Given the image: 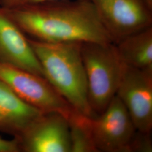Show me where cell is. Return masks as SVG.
<instances>
[{"label":"cell","instance_id":"1","mask_svg":"<svg viewBox=\"0 0 152 152\" xmlns=\"http://www.w3.org/2000/svg\"><path fill=\"white\" fill-rule=\"evenodd\" d=\"M3 9L29 38L46 42H113L90 0Z\"/></svg>","mask_w":152,"mask_h":152},{"label":"cell","instance_id":"2","mask_svg":"<svg viewBox=\"0 0 152 152\" xmlns=\"http://www.w3.org/2000/svg\"><path fill=\"white\" fill-rule=\"evenodd\" d=\"M28 38L44 77L76 112L88 117H96L88 100L82 42H46Z\"/></svg>","mask_w":152,"mask_h":152},{"label":"cell","instance_id":"3","mask_svg":"<svg viewBox=\"0 0 152 152\" xmlns=\"http://www.w3.org/2000/svg\"><path fill=\"white\" fill-rule=\"evenodd\" d=\"M81 51L88 103L98 116L116 95L125 64L113 42H82Z\"/></svg>","mask_w":152,"mask_h":152},{"label":"cell","instance_id":"4","mask_svg":"<svg viewBox=\"0 0 152 152\" xmlns=\"http://www.w3.org/2000/svg\"><path fill=\"white\" fill-rule=\"evenodd\" d=\"M0 81L42 112H58L68 117L75 110L44 77L0 61Z\"/></svg>","mask_w":152,"mask_h":152},{"label":"cell","instance_id":"5","mask_svg":"<svg viewBox=\"0 0 152 152\" xmlns=\"http://www.w3.org/2000/svg\"><path fill=\"white\" fill-rule=\"evenodd\" d=\"M88 124L98 152H127L136 131L127 109L117 95L102 114L88 118Z\"/></svg>","mask_w":152,"mask_h":152},{"label":"cell","instance_id":"6","mask_svg":"<svg viewBox=\"0 0 152 152\" xmlns=\"http://www.w3.org/2000/svg\"><path fill=\"white\" fill-rule=\"evenodd\" d=\"M112 42L152 26V10L142 0H90Z\"/></svg>","mask_w":152,"mask_h":152},{"label":"cell","instance_id":"7","mask_svg":"<svg viewBox=\"0 0 152 152\" xmlns=\"http://www.w3.org/2000/svg\"><path fill=\"white\" fill-rule=\"evenodd\" d=\"M20 152H71L68 117L43 112L16 138Z\"/></svg>","mask_w":152,"mask_h":152},{"label":"cell","instance_id":"8","mask_svg":"<svg viewBox=\"0 0 152 152\" xmlns=\"http://www.w3.org/2000/svg\"><path fill=\"white\" fill-rule=\"evenodd\" d=\"M116 95L127 109L136 130L151 132L152 72L125 64Z\"/></svg>","mask_w":152,"mask_h":152},{"label":"cell","instance_id":"9","mask_svg":"<svg viewBox=\"0 0 152 152\" xmlns=\"http://www.w3.org/2000/svg\"><path fill=\"white\" fill-rule=\"evenodd\" d=\"M0 61L44 77L29 38L0 6Z\"/></svg>","mask_w":152,"mask_h":152},{"label":"cell","instance_id":"10","mask_svg":"<svg viewBox=\"0 0 152 152\" xmlns=\"http://www.w3.org/2000/svg\"><path fill=\"white\" fill-rule=\"evenodd\" d=\"M43 112L26 103L0 81V132L16 138Z\"/></svg>","mask_w":152,"mask_h":152},{"label":"cell","instance_id":"11","mask_svg":"<svg viewBox=\"0 0 152 152\" xmlns=\"http://www.w3.org/2000/svg\"><path fill=\"white\" fill-rule=\"evenodd\" d=\"M114 44L125 65L152 72V26Z\"/></svg>","mask_w":152,"mask_h":152},{"label":"cell","instance_id":"12","mask_svg":"<svg viewBox=\"0 0 152 152\" xmlns=\"http://www.w3.org/2000/svg\"><path fill=\"white\" fill-rule=\"evenodd\" d=\"M88 118L76 110L68 117L71 152H98L92 140Z\"/></svg>","mask_w":152,"mask_h":152},{"label":"cell","instance_id":"13","mask_svg":"<svg viewBox=\"0 0 152 152\" xmlns=\"http://www.w3.org/2000/svg\"><path fill=\"white\" fill-rule=\"evenodd\" d=\"M150 133L136 130L129 143L127 152H152V140Z\"/></svg>","mask_w":152,"mask_h":152},{"label":"cell","instance_id":"14","mask_svg":"<svg viewBox=\"0 0 152 152\" xmlns=\"http://www.w3.org/2000/svg\"><path fill=\"white\" fill-rule=\"evenodd\" d=\"M55 0H0V6L11 9L23 6L31 5L34 4L48 2Z\"/></svg>","mask_w":152,"mask_h":152},{"label":"cell","instance_id":"15","mask_svg":"<svg viewBox=\"0 0 152 152\" xmlns=\"http://www.w3.org/2000/svg\"><path fill=\"white\" fill-rule=\"evenodd\" d=\"M0 152H20L16 139L7 140L0 137Z\"/></svg>","mask_w":152,"mask_h":152},{"label":"cell","instance_id":"16","mask_svg":"<svg viewBox=\"0 0 152 152\" xmlns=\"http://www.w3.org/2000/svg\"><path fill=\"white\" fill-rule=\"evenodd\" d=\"M146 5L152 10V0H142Z\"/></svg>","mask_w":152,"mask_h":152}]
</instances>
